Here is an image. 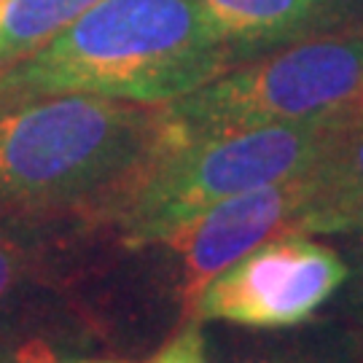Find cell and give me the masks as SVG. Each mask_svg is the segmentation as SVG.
Listing matches in <instances>:
<instances>
[{"label": "cell", "instance_id": "obj_4", "mask_svg": "<svg viewBox=\"0 0 363 363\" xmlns=\"http://www.w3.org/2000/svg\"><path fill=\"white\" fill-rule=\"evenodd\" d=\"M181 138L363 113V22L229 67L169 103Z\"/></svg>", "mask_w": 363, "mask_h": 363}, {"label": "cell", "instance_id": "obj_8", "mask_svg": "<svg viewBox=\"0 0 363 363\" xmlns=\"http://www.w3.org/2000/svg\"><path fill=\"white\" fill-rule=\"evenodd\" d=\"M310 186L298 232H347L363 210V113L339 132L323 159L310 169Z\"/></svg>", "mask_w": 363, "mask_h": 363}, {"label": "cell", "instance_id": "obj_10", "mask_svg": "<svg viewBox=\"0 0 363 363\" xmlns=\"http://www.w3.org/2000/svg\"><path fill=\"white\" fill-rule=\"evenodd\" d=\"M40 277V247L33 234L0 229V337L30 304Z\"/></svg>", "mask_w": 363, "mask_h": 363}, {"label": "cell", "instance_id": "obj_9", "mask_svg": "<svg viewBox=\"0 0 363 363\" xmlns=\"http://www.w3.org/2000/svg\"><path fill=\"white\" fill-rule=\"evenodd\" d=\"M100 0H3L0 70L25 60Z\"/></svg>", "mask_w": 363, "mask_h": 363}, {"label": "cell", "instance_id": "obj_1", "mask_svg": "<svg viewBox=\"0 0 363 363\" xmlns=\"http://www.w3.org/2000/svg\"><path fill=\"white\" fill-rule=\"evenodd\" d=\"M181 132L167 105L49 94L0 108V229L116 226Z\"/></svg>", "mask_w": 363, "mask_h": 363}, {"label": "cell", "instance_id": "obj_3", "mask_svg": "<svg viewBox=\"0 0 363 363\" xmlns=\"http://www.w3.org/2000/svg\"><path fill=\"white\" fill-rule=\"evenodd\" d=\"M352 118L267 124L181 138L169 145L116 223L127 247L162 245L223 199L312 169Z\"/></svg>", "mask_w": 363, "mask_h": 363}, {"label": "cell", "instance_id": "obj_6", "mask_svg": "<svg viewBox=\"0 0 363 363\" xmlns=\"http://www.w3.org/2000/svg\"><path fill=\"white\" fill-rule=\"evenodd\" d=\"M310 189L307 169L296 178L229 196L169 234L162 245L181 259L186 307L213 274L277 234L298 232Z\"/></svg>", "mask_w": 363, "mask_h": 363}, {"label": "cell", "instance_id": "obj_15", "mask_svg": "<svg viewBox=\"0 0 363 363\" xmlns=\"http://www.w3.org/2000/svg\"><path fill=\"white\" fill-rule=\"evenodd\" d=\"M78 363H116V361H78Z\"/></svg>", "mask_w": 363, "mask_h": 363}, {"label": "cell", "instance_id": "obj_12", "mask_svg": "<svg viewBox=\"0 0 363 363\" xmlns=\"http://www.w3.org/2000/svg\"><path fill=\"white\" fill-rule=\"evenodd\" d=\"M0 363H60L49 342L38 337H30L19 345H13L9 350L0 352Z\"/></svg>", "mask_w": 363, "mask_h": 363}, {"label": "cell", "instance_id": "obj_13", "mask_svg": "<svg viewBox=\"0 0 363 363\" xmlns=\"http://www.w3.org/2000/svg\"><path fill=\"white\" fill-rule=\"evenodd\" d=\"M234 363H301L294 361V358H286V355H245Z\"/></svg>", "mask_w": 363, "mask_h": 363}, {"label": "cell", "instance_id": "obj_7", "mask_svg": "<svg viewBox=\"0 0 363 363\" xmlns=\"http://www.w3.org/2000/svg\"><path fill=\"white\" fill-rule=\"evenodd\" d=\"M234 57L253 60L288 43L363 22V0H196Z\"/></svg>", "mask_w": 363, "mask_h": 363}, {"label": "cell", "instance_id": "obj_5", "mask_svg": "<svg viewBox=\"0 0 363 363\" xmlns=\"http://www.w3.org/2000/svg\"><path fill=\"white\" fill-rule=\"evenodd\" d=\"M347 274L345 259L312 234H277L213 274L191 298L189 315L199 323L291 328L307 323Z\"/></svg>", "mask_w": 363, "mask_h": 363}, {"label": "cell", "instance_id": "obj_2", "mask_svg": "<svg viewBox=\"0 0 363 363\" xmlns=\"http://www.w3.org/2000/svg\"><path fill=\"white\" fill-rule=\"evenodd\" d=\"M234 65L196 0H100L0 70V108L49 94L169 105Z\"/></svg>", "mask_w": 363, "mask_h": 363}, {"label": "cell", "instance_id": "obj_16", "mask_svg": "<svg viewBox=\"0 0 363 363\" xmlns=\"http://www.w3.org/2000/svg\"><path fill=\"white\" fill-rule=\"evenodd\" d=\"M0 3H3V0H0Z\"/></svg>", "mask_w": 363, "mask_h": 363}, {"label": "cell", "instance_id": "obj_14", "mask_svg": "<svg viewBox=\"0 0 363 363\" xmlns=\"http://www.w3.org/2000/svg\"><path fill=\"white\" fill-rule=\"evenodd\" d=\"M347 232H355L358 237H361V250H363V210L355 216V220L350 223V229H347Z\"/></svg>", "mask_w": 363, "mask_h": 363}, {"label": "cell", "instance_id": "obj_11", "mask_svg": "<svg viewBox=\"0 0 363 363\" xmlns=\"http://www.w3.org/2000/svg\"><path fill=\"white\" fill-rule=\"evenodd\" d=\"M151 363H208L205 361V339L199 331V320L183 325L175 334V339Z\"/></svg>", "mask_w": 363, "mask_h": 363}]
</instances>
